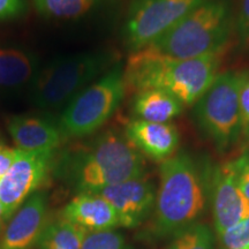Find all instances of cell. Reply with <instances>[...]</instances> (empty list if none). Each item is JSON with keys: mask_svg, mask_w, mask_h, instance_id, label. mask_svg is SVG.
<instances>
[{"mask_svg": "<svg viewBox=\"0 0 249 249\" xmlns=\"http://www.w3.org/2000/svg\"><path fill=\"white\" fill-rule=\"evenodd\" d=\"M51 170L77 194L96 193L142 178L144 158L126 135L107 130L85 145L62 152L53 160Z\"/></svg>", "mask_w": 249, "mask_h": 249, "instance_id": "obj_1", "label": "cell"}, {"mask_svg": "<svg viewBox=\"0 0 249 249\" xmlns=\"http://www.w3.org/2000/svg\"><path fill=\"white\" fill-rule=\"evenodd\" d=\"M222 53L194 59H171L155 53L149 48L130 52L124 68L126 89L135 92L158 89L169 92L186 105L200 99L219 74Z\"/></svg>", "mask_w": 249, "mask_h": 249, "instance_id": "obj_2", "label": "cell"}, {"mask_svg": "<svg viewBox=\"0 0 249 249\" xmlns=\"http://www.w3.org/2000/svg\"><path fill=\"white\" fill-rule=\"evenodd\" d=\"M234 26L230 0H208L145 48L171 59L222 53Z\"/></svg>", "mask_w": 249, "mask_h": 249, "instance_id": "obj_3", "label": "cell"}, {"mask_svg": "<svg viewBox=\"0 0 249 249\" xmlns=\"http://www.w3.org/2000/svg\"><path fill=\"white\" fill-rule=\"evenodd\" d=\"M156 193V230L163 234L193 225L205 207L204 187L194 161L185 152L161 161Z\"/></svg>", "mask_w": 249, "mask_h": 249, "instance_id": "obj_4", "label": "cell"}, {"mask_svg": "<svg viewBox=\"0 0 249 249\" xmlns=\"http://www.w3.org/2000/svg\"><path fill=\"white\" fill-rule=\"evenodd\" d=\"M113 57L107 51L57 58L40 67L31 87L30 101L40 111L51 113L64 110L77 93L110 70Z\"/></svg>", "mask_w": 249, "mask_h": 249, "instance_id": "obj_5", "label": "cell"}, {"mask_svg": "<svg viewBox=\"0 0 249 249\" xmlns=\"http://www.w3.org/2000/svg\"><path fill=\"white\" fill-rule=\"evenodd\" d=\"M126 92L120 62L77 93L57 118L64 139L96 133L117 111Z\"/></svg>", "mask_w": 249, "mask_h": 249, "instance_id": "obj_6", "label": "cell"}, {"mask_svg": "<svg viewBox=\"0 0 249 249\" xmlns=\"http://www.w3.org/2000/svg\"><path fill=\"white\" fill-rule=\"evenodd\" d=\"M242 79L244 71L219 73L194 104V117L198 128L219 151L227 150L241 138Z\"/></svg>", "mask_w": 249, "mask_h": 249, "instance_id": "obj_7", "label": "cell"}, {"mask_svg": "<svg viewBox=\"0 0 249 249\" xmlns=\"http://www.w3.org/2000/svg\"><path fill=\"white\" fill-rule=\"evenodd\" d=\"M208 0H130L124 23V44L139 51Z\"/></svg>", "mask_w": 249, "mask_h": 249, "instance_id": "obj_8", "label": "cell"}, {"mask_svg": "<svg viewBox=\"0 0 249 249\" xmlns=\"http://www.w3.org/2000/svg\"><path fill=\"white\" fill-rule=\"evenodd\" d=\"M55 151H24L18 149L11 169L0 180V203L6 220L30 197L52 169Z\"/></svg>", "mask_w": 249, "mask_h": 249, "instance_id": "obj_9", "label": "cell"}, {"mask_svg": "<svg viewBox=\"0 0 249 249\" xmlns=\"http://www.w3.org/2000/svg\"><path fill=\"white\" fill-rule=\"evenodd\" d=\"M95 194L113 208L119 225L124 227L141 225L156 202L155 187L143 177L105 187Z\"/></svg>", "mask_w": 249, "mask_h": 249, "instance_id": "obj_10", "label": "cell"}, {"mask_svg": "<svg viewBox=\"0 0 249 249\" xmlns=\"http://www.w3.org/2000/svg\"><path fill=\"white\" fill-rule=\"evenodd\" d=\"M213 213L218 235L249 217V201L238 185L233 160L213 171Z\"/></svg>", "mask_w": 249, "mask_h": 249, "instance_id": "obj_11", "label": "cell"}, {"mask_svg": "<svg viewBox=\"0 0 249 249\" xmlns=\"http://www.w3.org/2000/svg\"><path fill=\"white\" fill-rule=\"evenodd\" d=\"M48 196L36 192L9 218L0 231V249H30L46 226Z\"/></svg>", "mask_w": 249, "mask_h": 249, "instance_id": "obj_12", "label": "cell"}, {"mask_svg": "<svg viewBox=\"0 0 249 249\" xmlns=\"http://www.w3.org/2000/svg\"><path fill=\"white\" fill-rule=\"evenodd\" d=\"M7 129L18 149L24 151H55L64 139L58 120L50 113L14 116Z\"/></svg>", "mask_w": 249, "mask_h": 249, "instance_id": "obj_13", "label": "cell"}, {"mask_svg": "<svg viewBox=\"0 0 249 249\" xmlns=\"http://www.w3.org/2000/svg\"><path fill=\"white\" fill-rule=\"evenodd\" d=\"M40 64L37 55L21 46L0 45V96L30 91Z\"/></svg>", "mask_w": 249, "mask_h": 249, "instance_id": "obj_14", "label": "cell"}, {"mask_svg": "<svg viewBox=\"0 0 249 249\" xmlns=\"http://www.w3.org/2000/svg\"><path fill=\"white\" fill-rule=\"evenodd\" d=\"M124 135L141 154L160 163L172 157L180 141L179 132L174 124L139 119L127 124Z\"/></svg>", "mask_w": 249, "mask_h": 249, "instance_id": "obj_15", "label": "cell"}, {"mask_svg": "<svg viewBox=\"0 0 249 249\" xmlns=\"http://www.w3.org/2000/svg\"><path fill=\"white\" fill-rule=\"evenodd\" d=\"M62 216L85 229L98 232L119 226L113 208L95 193H80L65 207Z\"/></svg>", "mask_w": 249, "mask_h": 249, "instance_id": "obj_16", "label": "cell"}, {"mask_svg": "<svg viewBox=\"0 0 249 249\" xmlns=\"http://www.w3.org/2000/svg\"><path fill=\"white\" fill-rule=\"evenodd\" d=\"M132 107L135 119L166 124L181 113L183 104L163 90L145 89L135 93Z\"/></svg>", "mask_w": 249, "mask_h": 249, "instance_id": "obj_17", "label": "cell"}, {"mask_svg": "<svg viewBox=\"0 0 249 249\" xmlns=\"http://www.w3.org/2000/svg\"><path fill=\"white\" fill-rule=\"evenodd\" d=\"M86 230L62 216L48 223L37 242L38 249H81Z\"/></svg>", "mask_w": 249, "mask_h": 249, "instance_id": "obj_18", "label": "cell"}, {"mask_svg": "<svg viewBox=\"0 0 249 249\" xmlns=\"http://www.w3.org/2000/svg\"><path fill=\"white\" fill-rule=\"evenodd\" d=\"M105 0H33L40 15L58 20H76L91 13Z\"/></svg>", "mask_w": 249, "mask_h": 249, "instance_id": "obj_19", "label": "cell"}, {"mask_svg": "<svg viewBox=\"0 0 249 249\" xmlns=\"http://www.w3.org/2000/svg\"><path fill=\"white\" fill-rule=\"evenodd\" d=\"M167 249H213V233L207 225L193 224L180 231Z\"/></svg>", "mask_w": 249, "mask_h": 249, "instance_id": "obj_20", "label": "cell"}, {"mask_svg": "<svg viewBox=\"0 0 249 249\" xmlns=\"http://www.w3.org/2000/svg\"><path fill=\"white\" fill-rule=\"evenodd\" d=\"M123 235L114 230L90 232L87 231L81 249H124Z\"/></svg>", "mask_w": 249, "mask_h": 249, "instance_id": "obj_21", "label": "cell"}, {"mask_svg": "<svg viewBox=\"0 0 249 249\" xmlns=\"http://www.w3.org/2000/svg\"><path fill=\"white\" fill-rule=\"evenodd\" d=\"M218 236L225 249H248L249 217L231 226Z\"/></svg>", "mask_w": 249, "mask_h": 249, "instance_id": "obj_22", "label": "cell"}, {"mask_svg": "<svg viewBox=\"0 0 249 249\" xmlns=\"http://www.w3.org/2000/svg\"><path fill=\"white\" fill-rule=\"evenodd\" d=\"M234 29L242 48L249 50V0H239Z\"/></svg>", "mask_w": 249, "mask_h": 249, "instance_id": "obj_23", "label": "cell"}, {"mask_svg": "<svg viewBox=\"0 0 249 249\" xmlns=\"http://www.w3.org/2000/svg\"><path fill=\"white\" fill-rule=\"evenodd\" d=\"M241 138L249 142V71H244L240 88Z\"/></svg>", "mask_w": 249, "mask_h": 249, "instance_id": "obj_24", "label": "cell"}, {"mask_svg": "<svg viewBox=\"0 0 249 249\" xmlns=\"http://www.w3.org/2000/svg\"><path fill=\"white\" fill-rule=\"evenodd\" d=\"M235 171L238 185L240 187L242 194L249 201V148L242 152L236 160H233Z\"/></svg>", "mask_w": 249, "mask_h": 249, "instance_id": "obj_25", "label": "cell"}, {"mask_svg": "<svg viewBox=\"0 0 249 249\" xmlns=\"http://www.w3.org/2000/svg\"><path fill=\"white\" fill-rule=\"evenodd\" d=\"M26 0H0V21L14 20L26 13Z\"/></svg>", "mask_w": 249, "mask_h": 249, "instance_id": "obj_26", "label": "cell"}, {"mask_svg": "<svg viewBox=\"0 0 249 249\" xmlns=\"http://www.w3.org/2000/svg\"><path fill=\"white\" fill-rule=\"evenodd\" d=\"M18 148L12 149L6 147L4 143H0V180L5 177V174L11 169L12 164L17 157Z\"/></svg>", "mask_w": 249, "mask_h": 249, "instance_id": "obj_27", "label": "cell"}, {"mask_svg": "<svg viewBox=\"0 0 249 249\" xmlns=\"http://www.w3.org/2000/svg\"><path fill=\"white\" fill-rule=\"evenodd\" d=\"M6 220V216H5V210L4 208H2L1 203H0V227H1L2 223H4Z\"/></svg>", "mask_w": 249, "mask_h": 249, "instance_id": "obj_28", "label": "cell"}, {"mask_svg": "<svg viewBox=\"0 0 249 249\" xmlns=\"http://www.w3.org/2000/svg\"><path fill=\"white\" fill-rule=\"evenodd\" d=\"M248 249H249V248H248Z\"/></svg>", "mask_w": 249, "mask_h": 249, "instance_id": "obj_29", "label": "cell"}]
</instances>
